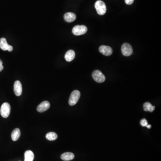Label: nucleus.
<instances>
[{
	"instance_id": "f257e3e1",
	"label": "nucleus",
	"mask_w": 161,
	"mask_h": 161,
	"mask_svg": "<svg viewBox=\"0 0 161 161\" xmlns=\"http://www.w3.org/2000/svg\"><path fill=\"white\" fill-rule=\"evenodd\" d=\"M95 9L97 13L100 15H103L105 14L106 11V8L105 4L101 0H98L95 3Z\"/></svg>"
},
{
	"instance_id": "f03ea898",
	"label": "nucleus",
	"mask_w": 161,
	"mask_h": 161,
	"mask_svg": "<svg viewBox=\"0 0 161 161\" xmlns=\"http://www.w3.org/2000/svg\"><path fill=\"white\" fill-rule=\"evenodd\" d=\"M11 105L8 102H5L3 103L1 109H0V113L2 117L6 118L8 117L11 113Z\"/></svg>"
},
{
	"instance_id": "7ed1b4c3",
	"label": "nucleus",
	"mask_w": 161,
	"mask_h": 161,
	"mask_svg": "<svg viewBox=\"0 0 161 161\" xmlns=\"http://www.w3.org/2000/svg\"><path fill=\"white\" fill-rule=\"evenodd\" d=\"M80 94L79 91L75 90L72 92L69 97V103L70 106H74L79 101L80 97Z\"/></svg>"
},
{
	"instance_id": "20e7f679",
	"label": "nucleus",
	"mask_w": 161,
	"mask_h": 161,
	"mask_svg": "<svg viewBox=\"0 0 161 161\" xmlns=\"http://www.w3.org/2000/svg\"><path fill=\"white\" fill-rule=\"evenodd\" d=\"M87 31V28L84 25H77L73 28L72 32L75 35H82Z\"/></svg>"
},
{
	"instance_id": "39448f33",
	"label": "nucleus",
	"mask_w": 161,
	"mask_h": 161,
	"mask_svg": "<svg viewBox=\"0 0 161 161\" xmlns=\"http://www.w3.org/2000/svg\"><path fill=\"white\" fill-rule=\"evenodd\" d=\"M92 77L97 82L102 83L105 80V77L101 72L98 70H95L92 73Z\"/></svg>"
},
{
	"instance_id": "423d86ee",
	"label": "nucleus",
	"mask_w": 161,
	"mask_h": 161,
	"mask_svg": "<svg viewBox=\"0 0 161 161\" xmlns=\"http://www.w3.org/2000/svg\"><path fill=\"white\" fill-rule=\"evenodd\" d=\"M121 51L124 56L128 57L132 54L133 49L129 43H124L121 47Z\"/></svg>"
},
{
	"instance_id": "0eeeda50",
	"label": "nucleus",
	"mask_w": 161,
	"mask_h": 161,
	"mask_svg": "<svg viewBox=\"0 0 161 161\" xmlns=\"http://www.w3.org/2000/svg\"><path fill=\"white\" fill-rule=\"evenodd\" d=\"M0 48L3 51L8 50L9 52H12L13 50V47L8 44L6 39L5 38H1L0 39Z\"/></svg>"
},
{
	"instance_id": "6e6552de",
	"label": "nucleus",
	"mask_w": 161,
	"mask_h": 161,
	"mask_svg": "<svg viewBox=\"0 0 161 161\" xmlns=\"http://www.w3.org/2000/svg\"><path fill=\"white\" fill-rule=\"evenodd\" d=\"M13 90L16 96H19L22 94L23 92L22 84L19 80H16L14 84Z\"/></svg>"
},
{
	"instance_id": "1a4fd4ad",
	"label": "nucleus",
	"mask_w": 161,
	"mask_h": 161,
	"mask_svg": "<svg viewBox=\"0 0 161 161\" xmlns=\"http://www.w3.org/2000/svg\"><path fill=\"white\" fill-rule=\"evenodd\" d=\"M99 51L103 55L109 56L112 53V48L107 46L102 45L99 47Z\"/></svg>"
},
{
	"instance_id": "9d476101",
	"label": "nucleus",
	"mask_w": 161,
	"mask_h": 161,
	"mask_svg": "<svg viewBox=\"0 0 161 161\" xmlns=\"http://www.w3.org/2000/svg\"><path fill=\"white\" fill-rule=\"evenodd\" d=\"M50 106V104L47 101L43 102L39 105L37 108V110L39 112H43L46 110H48Z\"/></svg>"
},
{
	"instance_id": "9b49d317",
	"label": "nucleus",
	"mask_w": 161,
	"mask_h": 161,
	"mask_svg": "<svg viewBox=\"0 0 161 161\" xmlns=\"http://www.w3.org/2000/svg\"><path fill=\"white\" fill-rule=\"evenodd\" d=\"M65 20L68 23H72L75 20L76 15L73 13L69 12L65 13L64 16Z\"/></svg>"
},
{
	"instance_id": "f8f14e48",
	"label": "nucleus",
	"mask_w": 161,
	"mask_h": 161,
	"mask_svg": "<svg viewBox=\"0 0 161 161\" xmlns=\"http://www.w3.org/2000/svg\"><path fill=\"white\" fill-rule=\"evenodd\" d=\"M61 158L63 161H70L75 158V154L71 152H65L61 154Z\"/></svg>"
},
{
	"instance_id": "ddd939ff",
	"label": "nucleus",
	"mask_w": 161,
	"mask_h": 161,
	"mask_svg": "<svg viewBox=\"0 0 161 161\" xmlns=\"http://www.w3.org/2000/svg\"><path fill=\"white\" fill-rule=\"evenodd\" d=\"M75 51H73L72 50H70L65 54V58L66 61L68 62H70L75 59Z\"/></svg>"
},
{
	"instance_id": "4468645a",
	"label": "nucleus",
	"mask_w": 161,
	"mask_h": 161,
	"mask_svg": "<svg viewBox=\"0 0 161 161\" xmlns=\"http://www.w3.org/2000/svg\"><path fill=\"white\" fill-rule=\"evenodd\" d=\"M21 135V132L19 128H17L14 129L11 133V138L13 141H17Z\"/></svg>"
},
{
	"instance_id": "2eb2a0df",
	"label": "nucleus",
	"mask_w": 161,
	"mask_h": 161,
	"mask_svg": "<svg viewBox=\"0 0 161 161\" xmlns=\"http://www.w3.org/2000/svg\"><path fill=\"white\" fill-rule=\"evenodd\" d=\"M24 161H33L34 159V154L31 150H27L24 154Z\"/></svg>"
},
{
	"instance_id": "dca6fc26",
	"label": "nucleus",
	"mask_w": 161,
	"mask_h": 161,
	"mask_svg": "<svg viewBox=\"0 0 161 161\" xmlns=\"http://www.w3.org/2000/svg\"><path fill=\"white\" fill-rule=\"evenodd\" d=\"M144 110L146 112H152L155 109V106L152 105L149 102H145L143 105Z\"/></svg>"
},
{
	"instance_id": "f3484780",
	"label": "nucleus",
	"mask_w": 161,
	"mask_h": 161,
	"mask_svg": "<svg viewBox=\"0 0 161 161\" xmlns=\"http://www.w3.org/2000/svg\"><path fill=\"white\" fill-rule=\"evenodd\" d=\"M58 136L57 133L54 132H50L47 133L46 135L47 139L49 140H55L57 138Z\"/></svg>"
},
{
	"instance_id": "a211bd4d",
	"label": "nucleus",
	"mask_w": 161,
	"mask_h": 161,
	"mask_svg": "<svg viewBox=\"0 0 161 161\" xmlns=\"http://www.w3.org/2000/svg\"><path fill=\"white\" fill-rule=\"evenodd\" d=\"M140 124L142 127H146L147 125H148L147 121L146 119H142L140 120Z\"/></svg>"
},
{
	"instance_id": "6ab92c4d",
	"label": "nucleus",
	"mask_w": 161,
	"mask_h": 161,
	"mask_svg": "<svg viewBox=\"0 0 161 161\" xmlns=\"http://www.w3.org/2000/svg\"><path fill=\"white\" fill-rule=\"evenodd\" d=\"M134 0H125V3L128 5L132 4L134 2Z\"/></svg>"
},
{
	"instance_id": "aec40b11",
	"label": "nucleus",
	"mask_w": 161,
	"mask_h": 161,
	"mask_svg": "<svg viewBox=\"0 0 161 161\" xmlns=\"http://www.w3.org/2000/svg\"><path fill=\"white\" fill-rule=\"evenodd\" d=\"M2 64H3V62H2V61L0 59V72L2 71V70L4 69V67H3Z\"/></svg>"
},
{
	"instance_id": "412c9836",
	"label": "nucleus",
	"mask_w": 161,
	"mask_h": 161,
	"mask_svg": "<svg viewBox=\"0 0 161 161\" xmlns=\"http://www.w3.org/2000/svg\"><path fill=\"white\" fill-rule=\"evenodd\" d=\"M146 127L149 129V128H151V125H150V124H148L147 125Z\"/></svg>"
}]
</instances>
